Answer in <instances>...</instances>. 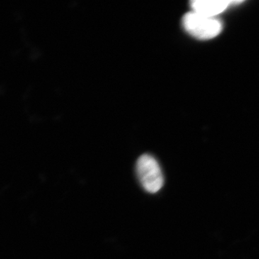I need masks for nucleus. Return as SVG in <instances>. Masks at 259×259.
I'll return each instance as SVG.
<instances>
[{"instance_id": "f257e3e1", "label": "nucleus", "mask_w": 259, "mask_h": 259, "mask_svg": "<svg viewBox=\"0 0 259 259\" xmlns=\"http://www.w3.org/2000/svg\"><path fill=\"white\" fill-rule=\"evenodd\" d=\"M136 168L140 183L146 192L156 193L163 187L164 178L161 167L151 155L140 156L136 162Z\"/></svg>"}, {"instance_id": "7ed1b4c3", "label": "nucleus", "mask_w": 259, "mask_h": 259, "mask_svg": "<svg viewBox=\"0 0 259 259\" xmlns=\"http://www.w3.org/2000/svg\"><path fill=\"white\" fill-rule=\"evenodd\" d=\"M238 1H205V0H194L191 3L193 12L204 16L214 18L215 15L222 13L230 5L237 4Z\"/></svg>"}, {"instance_id": "f03ea898", "label": "nucleus", "mask_w": 259, "mask_h": 259, "mask_svg": "<svg viewBox=\"0 0 259 259\" xmlns=\"http://www.w3.org/2000/svg\"><path fill=\"white\" fill-rule=\"evenodd\" d=\"M186 31L202 40L213 38L222 31L223 25L220 20L198 14L195 12L187 13L182 19Z\"/></svg>"}]
</instances>
